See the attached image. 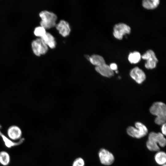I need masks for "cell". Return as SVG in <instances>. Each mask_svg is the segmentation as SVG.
<instances>
[{
	"label": "cell",
	"instance_id": "6da1fadb",
	"mask_svg": "<svg viewBox=\"0 0 166 166\" xmlns=\"http://www.w3.org/2000/svg\"><path fill=\"white\" fill-rule=\"evenodd\" d=\"M157 144L162 147L165 146L166 140L164 135L160 132H151L146 143L148 148L151 151H158L160 148Z\"/></svg>",
	"mask_w": 166,
	"mask_h": 166
},
{
	"label": "cell",
	"instance_id": "7a4b0ae2",
	"mask_svg": "<svg viewBox=\"0 0 166 166\" xmlns=\"http://www.w3.org/2000/svg\"><path fill=\"white\" fill-rule=\"evenodd\" d=\"M150 111L152 115L156 116L155 123L158 125H162L165 123L166 107L164 103L161 102L154 103L150 108Z\"/></svg>",
	"mask_w": 166,
	"mask_h": 166
},
{
	"label": "cell",
	"instance_id": "3957f363",
	"mask_svg": "<svg viewBox=\"0 0 166 166\" xmlns=\"http://www.w3.org/2000/svg\"><path fill=\"white\" fill-rule=\"evenodd\" d=\"M39 16L41 19L40 26L45 30L55 26L57 16L54 13L47 10H43L39 13Z\"/></svg>",
	"mask_w": 166,
	"mask_h": 166
},
{
	"label": "cell",
	"instance_id": "277c9868",
	"mask_svg": "<svg viewBox=\"0 0 166 166\" xmlns=\"http://www.w3.org/2000/svg\"><path fill=\"white\" fill-rule=\"evenodd\" d=\"M136 128L129 126L127 129L128 134L130 136L136 138H140L145 136L148 133V130L146 127L140 122L135 124Z\"/></svg>",
	"mask_w": 166,
	"mask_h": 166
},
{
	"label": "cell",
	"instance_id": "5b68a950",
	"mask_svg": "<svg viewBox=\"0 0 166 166\" xmlns=\"http://www.w3.org/2000/svg\"><path fill=\"white\" fill-rule=\"evenodd\" d=\"M31 46L34 53L38 56L45 54L48 50V47L40 38L34 40Z\"/></svg>",
	"mask_w": 166,
	"mask_h": 166
},
{
	"label": "cell",
	"instance_id": "8992f818",
	"mask_svg": "<svg viewBox=\"0 0 166 166\" xmlns=\"http://www.w3.org/2000/svg\"><path fill=\"white\" fill-rule=\"evenodd\" d=\"M131 29L127 25L122 23L116 24L113 27V34L115 38L118 40L122 39L123 36L129 34Z\"/></svg>",
	"mask_w": 166,
	"mask_h": 166
},
{
	"label": "cell",
	"instance_id": "52a82bcc",
	"mask_svg": "<svg viewBox=\"0 0 166 166\" xmlns=\"http://www.w3.org/2000/svg\"><path fill=\"white\" fill-rule=\"evenodd\" d=\"M141 57L143 59L146 60L145 64L146 68L152 69L156 67L158 60L153 50L151 49L147 50Z\"/></svg>",
	"mask_w": 166,
	"mask_h": 166
},
{
	"label": "cell",
	"instance_id": "ba28073f",
	"mask_svg": "<svg viewBox=\"0 0 166 166\" xmlns=\"http://www.w3.org/2000/svg\"><path fill=\"white\" fill-rule=\"evenodd\" d=\"M98 155L101 162L103 164L110 165L114 162V158L113 154L105 149H101Z\"/></svg>",
	"mask_w": 166,
	"mask_h": 166
},
{
	"label": "cell",
	"instance_id": "9c48e42d",
	"mask_svg": "<svg viewBox=\"0 0 166 166\" xmlns=\"http://www.w3.org/2000/svg\"><path fill=\"white\" fill-rule=\"evenodd\" d=\"M7 135L8 138L12 141L19 139L22 135V131L18 126L13 125L9 126L7 130Z\"/></svg>",
	"mask_w": 166,
	"mask_h": 166
},
{
	"label": "cell",
	"instance_id": "30bf717a",
	"mask_svg": "<svg viewBox=\"0 0 166 166\" xmlns=\"http://www.w3.org/2000/svg\"><path fill=\"white\" fill-rule=\"evenodd\" d=\"M130 77L139 84L142 83L146 79L144 72L138 67L133 68L130 72Z\"/></svg>",
	"mask_w": 166,
	"mask_h": 166
},
{
	"label": "cell",
	"instance_id": "8fae6325",
	"mask_svg": "<svg viewBox=\"0 0 166 166\" xmlns=\"http://www.w3.org/2000/svg\"><path fill=\"white\" fill-rule=\"evenodd\" d=\"M55 27L62 36L66 37L69 34L71 31L69 23L65 20H61L56 24Z\"/></svg>",
	"mask_w": 166,
	"mask_h": 166
},
{
	"label": "cell",
	"instance_id": "7c38bea8",
	"mask_svg": "<svg viewBox=\"0 0 166 166\" xmlns=\"http://www.w3.org/2000/svg\"><path fill=\"white\" fill-rule=\"evenodd\" d=\"M95 69L98 73L105 77H109L114 75L113 71L106 63L95 67Z\"/></svg>",
	"mask_w": 166,
	"mask_h": 166
},
{
	"label": "cell",
	"instance_id": "4fadbf2b",
	"mask_svg": "<svg viewBox=\"0 0 166 166\" xmlns=\"http://www.w3.org/2000/svg\"><path fill=\"white\" fill-rule=\"evenodd\" d=\"M41 38L48 47L52 49L55 48L56 45L55 39L53 36L50 33L46 32L45 35Z\"/></svg>",
	"mask_w": 166,
	"mask_h": 166
},
{
	"label": "cell",
	"instance_id": "5bb4252c",
	"mask_svg": "<svg viewBox=\"0 0 166 166\" xmlns=\"http://www.w3.org/2000/svg\"><path fill=\"white\" fill-rule=\"evenodd\" d=\"M88 59L90 62L96 66H98L105 63L103 57L99 55L93 54L89 57Z\"/></svg>",
	"mask_w": 166,
	"mask_h": 166
},
{
	"label": "cell",
	"instance_id": "9a60e30c",
	"mask_svg": "<svg viewBox=\"0 0 166 166\" xmlns=\"http://www.w3.org/2000/svg\"><path fill=\"white\" fill-rule=\"evenodd\" d=\"M160 3L159 0H144L142 2L143 7L147 9H153L156 8Z\"/></svg>",
	"mask_w": 166,
	"mask_h": 166
},
{
	"label": "cell",
	"instance_id": "2e32d148",
	"mask_svg": "<svg viewBox=\"0 0 166 166\" xmlns=\"http://www.w3.org/2000/svg\"><path fill=\"white\" fill-rule=\"evenodd\" d=\"M10 161V157L9 153L6 151L0 152V164L3 166L9 164Z\"/></svg>",
	"mask_w": 166,
	"mask_h": 166
},
{
	"label": "cell",
	"instance_id": "e0dca14e",
	"mask_svg": "<svg viewBox=\"0 0 166 166\" xmlns=\"http://www.w3.org/2000/svg\"><path fill=\"white\" fill-rule=\"evenodd\" d=\"M141 58V56L139 52L134 51L129 53L128 56V60L131 64H136L140 61Z\"/></svg>",
	"mask_w": 166,
	"mask_h": 166
},
{
	"label": "cell",
	"instance_id": "ac0fdd59",
	"mask_svg": "<svg viewBox=\"0 0 166 166\" xmlns=\"http://www.w3.org/2000/svg\"><path fill=\"white\" fill-rule=\"evenodd\" d=\"M155 159L156 162L159 164L163 165L166 162V155L165 152L160 151L157 153L155 155Z\"/></svg>",
	"mask_w": 166,
	"mask_h": 166
},
{
	"label": "cell",
	"instance_id": "d6986e66",
	"mask_svg": "<svg viewBox=\"0 0 166 166\" xmlns=\"http://www.w3.org/2000/svg\"><path fill=\"white\" fill-rule=\"evenodd\" d=\"M46 30L41 26L37 27L34 30V34L36 36L41 38L46 34Z\"/></svg>",
	"mask_w": 166,
	"mask_h": 166
},
{
	"label": "cell",
	"instance_id": "ffe728a7",
	"mask_svg": "<svg viewBox=\"0 0 166 166\" xmlns=\"http://www.w3.org/2000/svg\"><path fill=\"white\" fill-rule=\"evenodd\" d=\"M85 162L81 158H78L75 160L72 166H84Z\"/></svg>",
	"mask_w": 166,
	"mask_h": 166
},
{
	"label": "cell",
	"instance_id": "44dd1931",
	"mask_svg": "<svg viewBox=\"0 0 166 166\" xmlns=\"http://www.w3.org/2000/svg\"><path fill=\"white\" fill-rule=\"evenodd\" d=\"M110 69L113 70H117V65L115 63H111L109 65Z\"/></svg>",
	"mask_w": 166,
	"mask_h": 166
},
{
	"label": "cell",
	"instance_id": "7402d4cb",
	"mask_svg": "<svg viewBox=\"0 0 166 166\" xmlns=\"http://www.w3.org/2000/svg\"><path fill=\"white\" fill-rule=\"evenodd\" d=\"M166 123H165L162 124L161 127V131L162 134L164 135H166Z\"/></svg>",
	"mask_w": 166,
	"mask_h": 166
},
{
	"label": "cell",
	"instance_id": "603a6c76",
	"mask_svg": "<svg viewBox=\"0 0 166 166\" xmlns=\"http://www.w3.org/2000/svg\"><path fill=\"white\" fill-rule=\"evenodd\" d=\"M163 166H166V164H164L163 165Z\"/></svg>",
	"mask_w": 166,
	"mask_h": 166
}]
</instances>
